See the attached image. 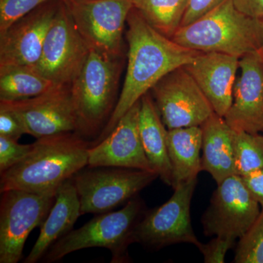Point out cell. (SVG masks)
<instances>
[{
    "mask_svg": "<svg viewBox=\"0 0 263 263\" xmlns=\"http://www.w3.org/2000/svg\"><path fill=\"white\" fill-rule=\"evenodd\" d=\"M189 0H132L135 8L155 30L172 38L181 27Z\"/></svg>",
    "mask_w": 263,
    "mask_h": 263,
    "instance_id": "cell-23",
    "label": "cell"
},
{
    "mask_svg": "<svg viewBox=\"0 0 263 263\" xmlns=\"http://www.w3.org/2000/svg\"><path fill=\"white\" fill-rule=\"evenodd\" d=\"M234 262L263 263V211L248 231L240 238Z\"/></svg>",
    "mask_w": 263,
    "mask_h": 263,
    "instance_id": "cell-25",
    "label": "cell"
},
{
    "mask_svg": "<svg viewBox=\"0 0 263 263\" xmlns=\"http://www.w3.org/2000/svg\"><path fill=\"white\" fill-rule=\"evenodd\" d=\"M235 174L243 177L263 167V135L233 129Z\"/></svg>",
    "mask_w": 263,
    "mask_h": 263,
    "instance_id": "cell-24",
    "label": "cell"
},
{
    "mask_svg": "<svg viewBox=\"0 0 263 263\" xmlns=\"http://www.w3.org/2000/svg\"><path fill=\"white\" fill-rule=\"evenodd\" d=\"M23 122L27 134L34 138L77 132L78 117L71 85H57L47 92L25 100H0Z\"/></svg>",
    "mask_w": 263,
    "mask_h": 263,
    "instance_id": "cell-13",
    "label": "cell"
},
{
    "mask_svg": "<svg viewBox=\"0 0 263 263\" xmlns=\"http://www.w3.org/2000/svg\"><path fill=\"white\" fill-rule=\"evenodd\" d=\"M32 144H20L18 141L0 136V173L18 163L32 149Z\"/></svg>",
    "mask_w": 263,
    "mask_h": 263,
    "instance_id": "cell-27",
    "label": "cell"
},
{
    "mask_svg": "<svg viewBox=\"0 0 263 263\" xmlns=\"http://www.w3.org/2000/svg\"><path fill=\"white\" fill-rule=\"evenodd\" d=\"M261 208L243 179L233 175L217 184L202 218L207 236L240 239L257 220Z\"/></svg>",
    "mask_w": 263,
    "mask_h": 263,
    "instance_id": "cell-12",
    "label": "cell"
},
{
    "mask_svg": "<svg viewBox=\"0 0 263 263\" xmlns=\"http://www.w3.org/2000/svg\"><path fill=\"white\" fill-rule=\"evenodd\" d=\"M241 178L263 211V167Z\"/></svg>",
    "mask_w": 263,
    "mask_h": 263,
    "instance_id": "cell-31",
    "label": "cell"
},
{
    "mask_svg": "<svg viewBox=\"0 0 263 263\" xmlns=\"http://www.w3.org/2000/svg\"><path fill=\"white\" fill-rule=\"evenodd\" d=\"M90 146L76 132L37 138L25 158L1 173V193L10 190L34 193L57 191L88 165Z\"/></svg>",
    "mask_w": 263,
    "mask_h": 263,
    "instance_id": "cell-2",
    "label": "cell"
},
{
    "mask_svg": "<svg viewBox=\"0 0 263 263\" xmlns=\"http://www.w3.org/2000/svg\"><path fill=\"white\" fill-rule=\"evenodd\" d=\"M235 8L243 14L263 21V0H233Z\"/></svg>",
    "mask_w": 263,
    "mask_h": 263,
    "instance_id": "cell-32",
    "label": "cell"
},
{
    "mask_svg": "<svg viewBox=\"0 0 263 263\" xmlns=\"http://www.w3.org/2000/svg\"><path fill=\"white\" fill-rule=\"evenodd\" d=\"M226 0H189L181 27L193 23Z\"/></svg>",
    "mask_w": 263,
    "mask_h": 263,
    "instance_id": "cell-30",
    "label": "cell"
},
{
    "mask_svg": "<svg viewBox=\"0 0 263 263\" xmlns=\"http://www.w3.org/2000/svg\"><path fill=\"white\" fill-rule=\"evenodd\" d=\"M183 47L218 52L241 58L259 51L263 43V21L243 14L233 0L178 29L171 38Z\"/></svg>",
    "mask_w": 263,
    "mask_h": 263,
    "instance_id": "cell-3",
    "label": "cell"
},
{
    "mask_svg": "<svg viewBox=\"0 0 263 263\" xmlns=\"http://www.w3.org/2000/svg\"></svg>",
    "mask_w": 263,
    "mask_h": 263,
    "instance_id": "cell-34",
    "label": "cell"
},
{
    "mask_svg": "<svg viewBox=\"0 0 263 263\" xmlns=\"http://www.w3.org/2000/svg\"><path fill=\"white\" fill-rule=\"evenodd\" d=\"M0 202V263H17L34 228L42 226L56 199L57 191L34 193L3 192Z\"/></svg>",
    "mask_w": 263,
    "mask_h": 263,
    "instance_id": "cell-7",
    "label": "cell"
},
{
    "mask_svg": "<svg viewBox=\"0 0 263 263\" xmlns=\"http://www.w3.org/2000/svg\"><path fill=\"white\" fill-rule=\"evenodd\" d=\"M239 57L218 52H200L183 66L210 102L214 113L224 117L233 103Z\"/></svg>",
    "mask_w": 263,
    "mask_h": 263,
    "instance_id": "cell-17",
    "label": "cell"
},
{
    "mask_svg": "<svg viewBox=\"0 0 263 263\" xmlns=\"http://www.w3.org/2000/svg\"><path fill=\"white\" fill-rule=\"evenodd\" d=\"M56 86L34 66L0 69V100L13 101L34 98Z\"/></svg>",
    "mask_w": 263,
    "mask_h": 263,
    "instance_id": "cell-22",
    "label": "cell"
},
{
    "mask_svg": "<svg viewBox=\"0 0 263 263\" xmlns=\"http://www.w3.org/2000/svg\"><path fill=\"white\" fill-rule=\"evenodd\" d=\"M129 51L122 92L98 143L108 136L121 118L171 71L190 63L200 51L178 44L147 23L134 8L127 19Z\"/></svg>",
    "mask_w": 263,
    "mask_h": 263,
    "instance_id": "cell-1",
    "label": "cell"
},
{
    "mask_svg": "<svg viewBox=\"0 0 263 263\" xmlns=\"http://www.w3.org/2000/svg\"><path fill=\"white\" fill-rule=\"evenodd\" d=\"M90 48L62 0L35 65L57 85H71L84 66Z\"/></svg>",
    "mask_w": 263,
    "mask_h": 263,
    "instance_id": "cell-10",
    "label": "cell"
},
{
    "mask_svg": "<svg viewBox=\"0 0 263 263\" xmlns=\"http://www.w3.org/2000/svg\"><path fill=\"white\" fill-rule=\"evenodd\" d=\"M167 151L172 167V187L197 178L202 171L201 127L167 129Z\"/></svg>",
    "mask_w": 263,
    "mask_h": 263,
    "instance_id": "cell-21",
    "label": "cell"
},
{
    "mask_svg": "<svg viewBox=\"0 0 263 263\" xmlns=\"http://www.w3.org/2000/svg\"><path fill=\"white\" fill-rule=\"evenodd\" d=\"M233 103L224 119L232 129L263 133V58L259 51L239 60Z\"/></svg>",
    "mask_w": 263,
    "mask_h": 263,
    "instance_id": "cell-16",
    "label": "cell"
},
{
    "mask_svg": "<svg viewBox=\"0 0 263 263\" xmlns=\"http://www.w3.org/2000/svg\"><path fill=\"white\" fill-rule=\"evenodd\" d=\"M90 49L120 57L132 0H63Z\"/></svg>",
    "mask_w": 263,
    "mask_h": 263,
    "instance_id": "cell-9",
    "label": "cell"
},
{
    "mask_svg": "<svg viewBox=\"0 0 263 263\" xmlns=\"http://www.w3.org/2000/svg\"><path fill=\"white\" fill-rule=\"evenodd\" d=\"M157 177L155 171L88 166L78 172L72 181L83 215L112 212L134 198Z\"/></svg>",
    "mask_w": 263,
    "mask_h": 263,
    "instance_id": "cell-6",
    "label": "cell"
},
{
    "mask_svg": "<svg viewBox=\"0 0 263 263\" xmlns=\"http://www.w3.org/2000/svg\"><path fill=\"white\" fill-rule=\"evenodd\" d=\"M81 215L79 195L70 179L57 190L54 203L41 226L39 236L24 262L35 263L41 260L55 242L72 230Z\"/></svg>",
    "mask_w": 263,
    "mask_h": 263,
    "instance_id": "cell-18",
    "label": "cell"
},
{
    "mask_svg": "<svg viewBox=\"0 0 263 263\" xmlns=\"http://www.w3.org/2000/svg\"><path fill=\"white\" fill-rule=\"evenodd\" d=\"M259 51L260 52L261 55H262L263 58V43L262 46H261L260 49H259Z\"/></svg>",
    "mask_w": 263,
    "mask_h": 263,
    "instance_id": "cell-33",
    "label": "cell"
},
{
    "mask_svg": "<svg viewBox=\"0 0 263 263\" xmlns=\"http://www.w3.org/2000/svg\"><path fill=\"white\" fill-rule=\"evenodd\" d=\"M143 214V202L135 197L121 210L98 214L79 229L71 230L50 247L42 260L57 262L76 251L100 247L111 252V262H128V247L134 243L135 228Z\"/></svg>",
    "mask_w": 263,
    "mask_h": 263,
    "instance_id": "cell-5",
    "label": "cell"
},
{
    "mask_svg": "<svg viewBox=\"0 0 263 263\" xmlns=\"http://www.w3.org/2000/svg\"><path fill=\"white\" fill-rule=\"evenodd\" d=\"M49 1L52 0H0V32Z\"/></svg>",
    "mask_w": 263,
    "mask_h": 263,
    "instance_id": "cell-26",
    "label": "cell"
},
{
    "mask_svg": "<svg viewBox=\"0 0 263 263\" xmlns=\"http://www.w3.org/2000/svg\"><path fill=\"white\" fill-rule=\"evenodd\" d=\"M150 91L167 129L200 127L214 114L210 102L184 67L171 71Z\"/></svg>",
    "mask_w": 263,
    "mask_h": 263,
    "instance_id": "cell-11",
    "label": "cell"
},
{
    "mask_svg": "<svg viewBox=\"0 0 263 263\" xmlns=\"http://www.w3.org/2000/svg\"><path fill=\"white\" fill-rule=\"evenodd\" d=\"M202 171L217 184L235 174L233 129L224 117L214 113L201 126Z\"/></svg>",
    "mask_w": 263,
    "mask_h": 263,
    "instance_id": "cell-19",
    "label": "cell"
},
{
    "mask_svg": "<svg viewBox=\"0 0 263 263\" xmlns=\"http://www.w3.org/2000/svg\"><path fill=\"white\" fill-rule=\"evenodd\" d=\"M121 67L120 57L90 49L80 72L71 84L78 117L76 133L83 138L96 135L111 117L117 103Z\"/></svg>",
    "mask_w": 263,
    "mask_h": 263,
    "instance_id": "cell-4",
    "label": "cell"
},
{
    "mask_svg": "<svg viewBox=\"0 0 263 263\" xmlns=\"http://www.w3.org/2000/svg\"><path fill=\"white\" fill-rule=\"evenodd\" d=\"M61 1L44 3L0 32V69L37 64Z\"/></svg>",
    "mask_w": 263,
    "mask_h": 263,
    "instance_id": "cell-14",
    "label": "cell"
},
{
    "mask_svg": "<svg viewBox=\"0 0 263 263\" xmlns=\"http://www.w3.org/2000/svg\"><path fill=\"white\" fill-rule=\"evenodd\" d=\"M141 100L124 114L108 136L89 147V167H115L154 171L139 131Z\"/></svg>",
    "mask_w": 263,
    "mask_h": 263,
    "instance_id": "cell-15",
    "label": "cell"
},
{
    "mask_svg": "<svg viewBox=\"0 0 263 263\" xmlns=\"http://www.w3.org/2000/svg\"><path fill=\"white\" fill-rule=\"evenodd\" d=\"M235 239L215 236L207 243H200L198 249L203 255L205 263H223L226 262V254L234 247Z\"/></svg>",
    "mask_w": 263,
    "mask_h": 263,
    "instance_id": "cell-28",
    "label": "cell"
},
{
    "mask_svg": "<svg viewBox=\"0 0 263 263\" xmlns=\"http://www.w3.org/2000/svg\"><path fill=\"white\" fill-rule=\"evenodd\" d=\"M24 134H27V131L18 115L0 105V136L18 141Z\"/></svg>",
    "mask_w": 263,
    "mask_h": 263,
    "instance_id": "cell-29",
    "label": "cell"
},
{
    "mask_svg": "<svg viewBox=\"0 0 263 263\" xmlns=\"http://www.w3.org/2000/svg\"><path fill=\"white\" fill-rule=\"evenodd\" d=\"M139 131L151 167L165 184L172 186V167L167 151V130L149 91L141 99Z\"/></svg>",
    "mask_w": 263,
    "mask_h": 263,
    "instance_id": "cell-20",
    "label": "cell"
},
{
    "mask_svg": "<svg viewBox=\"0 0 263 263\" xmlns=\"http://www.w3.org/2000/svg\"><path fill=\"white\" fill-rule=\"evenodd\" d=\"M197 178L174 189L165 203L144 213L133 233L134 243L159 249L176 243H191L198 248L201 242L194 233L190 208Z\"/></svg>",
    "mask_w": 263,
    "mask_h": 263,
    "instance_id": "cell-8",
    "label": "cell"
}]
</instances>
